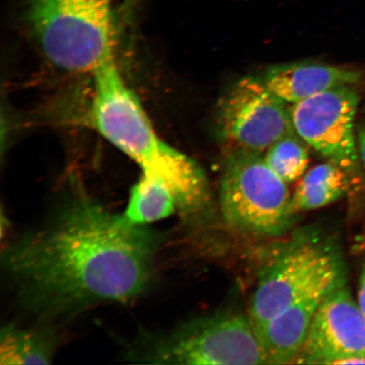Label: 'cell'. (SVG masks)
I'll use <instances>...</instances> for the list:
<instances>
[{"mask_svg": "<svg viewBox=\"0 0 365 365\" xmlns=\"http://www.w3.org/2000/svg\"><path fill=\"white\" fill-rule=\"evenodd\" d=\"M56 346V336L47 327L8 325L0 335V364H49Z\"/></svg>", "mask_w": 365, "mask_h": 365, "instance_id": "4fadbf2b", "label": "cell"}, {"mask_svg": "<svg viewBox=\"0 0 365 365\" xmlns=\"http://www.w3.org/2000/svg\"><path fill=\"white\" fill-rule=\"evenodd\" d=\"M178 212L175 196L158 180L141 175L132 187L123 217L134 225H148Z\"/></svg>", "mask_w": 365, "mask_h": 365, "instance_id": "5bb4252c", "label": "cell"}, {"mask_svg": "<svg viewBox=\"0 0 365 365\" xmlns=\"http://www.w3.org/2000/svg\"><path fill=\"white\" fill-rule=\"evenodd\" d=\"M344 284L322 301L294 364H339L365 357V314Z\"/></svg>", "mask_w": 365, "mask_h": 365, "instance_id": "9c48e42d", "label": "cell"}, {"mask_svg": "<svg viewBox=\"0 0 365 365\" xmlns=\"http://www.w3.org/2000/svg\"><path fill=\"white\" fill-rule=\"evenodd\" d=\"M362 77V72L352 68L297 63L272 67L261 79L274 94L293 105L328 90L354 86Z\"/></svg>", "mask_w": 365, "mask_h": 365, "instance_id": "8fae6325", "label": "cell"}, {"mask_svg": "<svg viewBox=\"0 0 365 365\" xmlns=\"http://www.w3.org/2000/svg\"><path fill=\"white\" fill-rule=\"evenodd\" d=\"M359 305L360 309L365 314V268L360 280L359 290Z\"/></svg>", "mask_w": 365, "mask_h": 365, "instance_id": "e0dca14e", "label": "cell"}, {"mask_svg": "<svg viewBox=\"0 0 365 365\" xmlns=\"http://www.w3.org/2000/svg\"><path fill=\"white\" fill-rule=\"evenodd\" d=\"M91 75V126L133 160L141 175L165 185L175 197L178 212L187 215L202 207L208 198V185L202 168L160 138L140 100L123 78L115 58Z\"/></svg>", "mask_w": 365, "mask_h": 365, "instance_id": "7a4b0ae2", "label": "cell"}, {"mask_svg": "<svg viewBox=\"0 0 365 365\" xmlns=\"http://www.w3.org/2000/svg\"><path fill=\"white\" fill-rule=\"evenodd\" d=\"M308 145L296 133L278 140L264 154L271 170L286 182L300 179L309 165Z\"/></svg>", "mask_w": 365, "mask_h": 365, "instance_id": "9a60e30c", "label": "cell"}, {"mask_svg": "<svg viewBox=\"0 0 365 365\" xmlns=\"http://www.w3.org/2000/svg\"><path fill=\"white\" fill-rule=\"evenodd\" d=\"M24 14L45 57L62 71L91 74L115 58L116 0H25Z\"/></svg>", "mask_w": 365, "mask_h": 365, "instance_id": "3957f363", "label": "cell"}, {"mask_svg": "<svg viewBox=\"0 0 365 365\" xmlns=\"http://www.w3.org/2000/svg\"><path fill=\"white\" fill-rule=\"evenodd\" d=\"M128 359L155 364H266L249 317L230 310L191 319L163 336L145 337Z\"/></svg>", "mask_w": 365, "mask_h": 365, "instance_id": "277c9868", "label": "cell"}, {"mask_svg": "<svg viewBox=\"0 0 365 365\" xmlns=\"http://www.w3.org/2000/svg\"><path fill=\"white\" fill-rule=\"evenodd\" d=\"M359 95L352 86L324 91L292 105L295 133L327 160L356 176L359 171L354 118Z\"/></svg>", "mask_w": 365, "mask_h": 365, "instance_id": "ba28073f", "label": "cell"}, {"mask_svg": "<svg viewBox=\"0 0 365 365\" xmlns=\"http://www.w3.org/2000/svg\"><path fill=\"white\" fill-rule=\"evenodd\" d=\"M163 240L161 232L80 196L9 245L2 264L23 307L39 318H63L143 294Z\"/></svg>", "mask_w": 365, "mask_h": 365, "instance_id": "6da1fadb", "label": "cell"}, {"mask_svg": "<svg viewBox=\"0 0 365 365\" xmlns=\"http://www.w3.org/2000/svg\"><path fill=\"white\" fill-rule=\"evenodd\" d=\"M287 182L274 173L262 154L232 150L220 185L223 217L247 234L277 237L289 231L296 214Z\"/></svg>", "mask_w": 365, "mask_h": 365, "instance_id": "8992f818", "label": "cell"}, {"mask_svg": "<svg viewBox=\"0 0 365 365\" xmlns=\"http://www.w3.org/2000/svg\"><path fill=\"white\" fill-rule=\"evenodd\" d=\"M344 280L319 286L274 317L257 336L266 364H294L302 349L319 304Z\"/></svg>", "mask_w": 365, "mask_h": 365, "instance_id": "30bf717a", "label": "cell"}, {"mask_svg": "<svg viewBox=\"0 0 365 365\" xmlns=\"http://www.w3.org/2000/svg\"><path fill=\"white\" fill-rule=\"evenodd\" d=\"M217 125L234 150L259 154L295 133L290 104L252 76L237 81L219 100Z\"/></svg>", "mask_w": 365, "mask_h": 365, "instance_id": "52a82bcc", "label": "cell"}, {"mask_svg": "<svg viewBox=\"0 0 365 365\" xmlns=\"http://www.w3.org/2000/svg\"><path fill=\"white\" fill-rule=\"evenodd\" d=\"M359 155L365 170V124L362 126L361 129L359 130Z\"/></svg>", "mask_w": 365, "mask_h": 365, "instance_id": "2e32d148", "label": "cell"}, {"mask_svg": "<svg viewBox=\"0 0 365 365\" xmlns=\"http://www.w3.org/2000/svg\"><path fill=\"white\" fill-rule=\"evenodd\" d=\"M342 280L344 268L331 242L316 230L299 232L259 273L248 313L255 334L309 292Z\"/></svg>", "mask_w": 365, "mask_h": 365, "instance_id": "5b68a950", "label": "cell"}, {"mask_svg": "<svg viewBox=\"0 0 365 365\" xmlns=\"http://www.w3.org/2000/svg\"><path fill=\"white\" fill-rule=\"evenodd\" d=\"M354 176L336 164H319L301 178L292 195V209L295 214L326 207L349 192Z\"/></svg>", "mask_w": 365, "mask_h": 365, "instance_id": "7c38bea8", "label": "cell"}]
</instances>
